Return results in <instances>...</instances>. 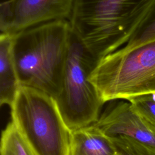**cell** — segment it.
<instances>
[{
  "label": "cell",
  "mask_w": 155,
  "mask_h": 155,
  "mask_svg": "<svg viewBox=\"0 0 155 155\" xmlns=\"http://www.w3.org/2000/svg\"><path fill=\"white\" fill-rule=\"evenodd\" d=\"M90 81L104 104L155 93V39L105 56Z\"/></svg>",
  "instance_id": "4"
},
{
  "label": "cell",
  "mask_w": 155,
  "mask_h": 155,
  "mask_svg": "<svg viewBox=\"0 0 155 155\" xmlns=\"http://www.w3.org/2000/svg\"><path fill=\"white\" fill-rule=\"evenodd\" d=\"M118 155H155V148L124 136L111 137Z\"/></svg>",
  "instance_id": "13"
},
{
  "label": "cell",
  "mask_w": 155,
  "mask_h": 155,
  "mask_svg": "<svg viewBox=\"0 0 155 155\" xmlns=\"http://www.w3.org/2000/svg\"><path fill=\"white\" fill-rule=\"evenodd\" d=\"M74 0H7L0 4L1 33L15 35L57 20H68Z\"/></svg>",
  "instance_id": "6"
},
{
  "label": "cell",
  "mask_w": 155,
  "mask_h": 155,
  "mask_svg": "<svg viewBox=\"0 0 155 155\" xmlns=\"http://www.w3.org/2000/svg\"><path fill=\"white\" fill-rule=\"evenodd\" d=\"M10 108L12 121L36 155H70L72 131L53 96L20 85Z\"/></svg>",
  "instance_id": "3"
},
{
  "label": "cell",
  "mask_w": 155,
  "mask_h": 155,
  "mask_svg": "<svg viewBox=\"0 0 155 155\" xmlns=\"http://www.w3.org/2000/svg\"><path fill=\"white\" fill-rule=\"evenodd\" d=\"M155 0H74L72 31L102 59L125 44Z\"/></svg>",
  "instance_id": "2"
},
{
  "label": "cell",
  "mask_w": 155,
  "mask_h": 155,
  "mask_svg": "<svg viewBox=\"0 0 155 155\" xmlns=\"http://www.w3.org/2000/svg\"><path fill=\"white\" fill-rule=\"evenodd\" d=\"M101 60L71 30L61 89L55 98L71 131L93 124L99 117L104 103L90 77Z\"/></svg>",
  "instance_id": "5"
},
{
  "label": "cell",
  "mask_w": 155,
  "mask_h": 155,
  "mask_svg": "<svg viewBox=\"0 0 155 155\" xmlns=\"http://www.w3.org/2000/svg\"><path fill=\"white\" fill-rule=\"evenodd\" d=\"M93 124L107 136H124L155 148L153 132L125 99L110 101Z\"/></svg>",
  "instance_id": "7"
},
{
  "label": "cell",
  "mask_w": 155,
  "mask_h": 155,
  "mask_svg": "<svg viewBox=\"0 0 155 155\" xmlns=\"http://www.w3.org/2000/svg\"><path fill=\"white\" fill-rule=\"evenodd\" d=\"M155 39V1L139 24L125 47H131Z\"/></svg>",
  "instance_id": "12"
},
{
  "label": "cell",
  "mask_w": 155,
  "mask_h": 155,
  "mask_svg": "<svg viewBox=\"0 0 155 155\" xmlns=\"http://www.w3.org/2000/svg\"><path fill=\"white\" fill-rule=\"evenodd\" d=\"M20 87L13 54V35H0V104L11 107Z\"/></svg>",
  "instance_id": "9"
},
{
  "label": "cell",
  "mask_w": 155,
  "mask_h": 155,
  "mask_svg": "<svg viewBox=\"0 0 155 155\" xmlns=\"http://www.w3.org/2000/svg\"><path fill=\"white\" fill-rule=\"evenodd\" d=\"M70 155H118L111 138L93 124L72 131Z\"/></svg>",
  "instance_id": "8"
},
{
  "label": "cell",
  "mask_w": 155,
  "mask_h": 155,
  "mask_svg": "<svg viewBox=\"0 0 155 155\" xmlns=\"http://www.w3.org/2000/svg\"><path fill=\"white\" fill-rule=\"evenodd\" d=\"M126 100L131 103L134 110L155 133V93L137 95Z\"/></svg>",
  "instance_id": "11"
},
{
  "label": "cell",
  "mask_w": 155,
  "mask_h": 155,
  "mask_svg": "<svg viewBox=\"0 0 155 155\" xmlns=\"http://www.w3.org/2000/svg\"><path fill=\"white\" fill-rule=\"evenodd\" d=\"M71 32L68 20H57L12 35L13 54L20 85L57 97L61 89Z\"/></svg>",
  "instance_id": "1"
},
{
  "label": "cell",
  "mask_w": 155,
  "mask_h": 155,
  "mask_svg": "<svg viewBox=\"0 0 155 155\" xmlns=\"http://www.w3.org/2000/svg\"><path fill=\"white\" fill-rule=\"evenodd\" d=\"M0 150L1 155H36L12 121L2 132Z\"/></svg>",
  "instance_id": "10"
}]
</instances>
